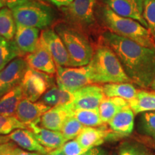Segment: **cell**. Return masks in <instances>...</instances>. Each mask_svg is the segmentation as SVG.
Listing matches in <instances>:
<instances>
[{
    "label": "cell",
    "instance_id": "18",
    "mask_svg": "<svg viewBox=\"0 0 155 155\" xmlns=\"http://www.w3.org/2000/svg\"><path fill=\"white\" fill-rule=\"evenodd\" d=\"M111 132L106 126L85 127L76 137V140L86 150L98 147L109 137Z\"/></svg>",
    "mask_w": 155,
    "mask_h": 155
},
{
    "label": "cell",
    "instance_id": "3",
    "mask_svg": "<svg viewBox=\"0 0 155 155\" xmlns=\"http://www.w3.org/2000/svg\"><path fill=\"white\" fill-rule=\"evenodd\" d=\"M94 84L131 83L114 52L106 45H100L90 62Z\"/></svg>",
    "mask_w": 155,
    "mask_h": 155
},
{
    "label": "cell",
    "instance_id": "26",
    "mask_svg": "<svg viewBox=\"0 0 155 155\" xmlns=\"http://www.w3.org/2000/svg\"><path fill=\"white\" fill-rule=\"evenodd\" d=\"M23 55L15 40H7L0 37V71L17 58Z\"/></svg>",
    "mask_w": 155,
    "mask_h": 155
},
{
    "label": "cell",
    "instance_id": "40",
    "mask_svg": "<svg viewBox=\"0 0 155 155\" xmlns=\"http://www.w3.org/2000/svg\"><path fill=\"white\" fill-rule=\"evenodd\" d=\"M46 155H65L61 148L55 149V150L50 151Z\"/></svg>",
    "mask_w": 155,
    "mask_h": 155
},
{
    "label": "cell",
    "instance_id": "15",
    "mask_svg": "<svg viewBox=\"0 0 155 155\" xmlns=\"http://www.w3.org/2000/svg\"><path fill=\"white\" fill-rule=\"evenodd\" d=\"M51 108L42 101L32 102L23 98L17 107L15 116L27 126L31 123L38 124L42 116Z\"/></svg>",
    "mask_w": 155,
    "mask_h": 155
},
{
    "label": "cell",
    "instance_id": "16",
    "mask_svg": "<svg viewBox=\"0 0 155 155\" xmlns=\"http://www.w3.org/2000/svg\"><path fill=\"white\" fill-rule=\"evenodd\" d=\"M40 30L35 28L17 24L15 41L23 55L33 53L36 50L40 39Z\"/></svg>",
    "mask_w": 155,
    "mask_h": 155
},
{
    "label": "cell",
    "instance_id": "32",
    "mask_svg": "<svg viewBox=\"0 0 155 155\" xmlns=\"http://www.w3.org/2000/svg\"><path fill=\"white\" fill-rule=\"evenodd\" d=\"M143 17L148 25V30L155 42V0H145Z\"/></svg>",
    "mask_w": 155,
    "mask_h": 155
},
{
    "label": "cell",
    "instance_id": "34",
    "mask_svg": "<svg viewBox=\"0 0 155 155\" xmlns=\"http://www.w3.org/2000/svg\"><path fill=\"white\" fill-rule=\"evenodd\" d=\"M65 155H81L86 150L76 140V139L68 141L61 147Z\"/></svg>",
    "mask_w": 155,
    "mask_h": 155
},
{
    "label": "cell",
    "instance_id": "14",
    "mask_svg": "<svg viewBox=\"0 0 155 155\" xmlns=\"http://www.w3.org/2000/svg\"><path fill=\"white\" fill-rule=\"evenodd\" d=\"M25 60L31 68L52 75L56 73V65L53 57L40 42L33 53L26 55Z\"/></svg>",
    "mask_w": 155,
    "mask_h": 155
},
{
    "label": "cell",
    "instance_id": "37",
    "mask_svg": "<svg viewBox=\"0 0 155 155\" xmlns=\"http://www.w3.org/2000/svg\"><path fill=\"white\" fill-rule=\"evenodd\" d=\"M12 153L13 155H42L38 152H29V151L23 150L22 148L17 147L16 144L14 145V147L12 149Z\"/></svg>",
    "mask_w": 155,
    "mask_h": 155
},
{
    "label": "cell",
    "instance_id": "33",
    "mask_svg": "<svg viewBox=\"0 0 155 155\" xmlns=\"http://www.w3.org/2000/svg\"><path fill=\"white\" fill-rule=\"evenodd\" d=\"M119 155H152L144 145L139 143H125L121 147Z\"/></svg>",
    "mask_w": 155,
    "mask_h": 155
},
{
    "label": "cell",
    "instance_id": "17",
    "mask_svg": "<svg viewBox=\"0 0 155 155\" xmlns=\"http://www.w3.org/2000/svg\"><path fill=\"white\" fill-rule=\"evenodd\" d=\"M28 129L32 131L39 143L49 151L61 148L68 141L61 131L50 130L35 123L29 124Z\"/></svg>",
    "mask_w": 155,
    "mask_h": 155
},
{
    "label": "cell",
    "instance_id": "30",
    "mask_svg": "<svg viewBox=\"0 0 155 155\" xmlns=\"http://www.w3.org/2000/svg\"><path fill=\"white\" fill-rule=\"evenodd\" d=\"M86 127L78 121L74 116L70 117L64 123L61 129V132L67 141L75 139Z\"/></svg>",
    "mask_w": 155,
    "mask_h": 155
},
{
    "label": "cell",
    "instance_id": "35",
    "mask_svg": "<svg viewBox=\"0 0 155 155\" xmlns=\"http://www.w3.org/2000/svg\"><path fill=\"white\" fill-rule=\"evenodd\" d=\"M30 1L32 0H0V9L3 7H8L12 9Z\"/></svg>",
    "mask_w": 155,
    "mask_h": 155
},
{
    "label": "cell",
    "instance_id": "38",
    "mask_svg": "<svg viewBox=\"0 0 155 155\" xmlns=\"http://www.w3.org/2000/svg\"><path fill=\"white\" fill-rule=\"evenodd\" d=\"M81 155H108V153L105 150L98 147L90 149Z\"/></svg>",
    "mask_w": 155,
    "mask_h": 155
},
{
    "label": "cell",
    "instance_id": "23",
    "mask_svg": "<svg viewBox=\"0 0 155 155\" xmlns=\"http://www.w3.org/2000/svg\"><path fill=\"white\" fill-rule=\"evenodd\" d=\"M41 101L46 105L54 106L71 104L73 100V93L53 85L43 94Z\"/></svg>",
    "mask_w": 155,
    "mask_h": 155
},
{
    "label": "cell",
    "instance_id": "10",
    "mask_svg": "<svg viewBox=\"0 0 155 155\" xmlns=\"http://www.w3.org/2000/svg\"><path fill=\"white\" fill-rule=\"evenodd\" d=\"M41 43L48 50L56 66L70 67L69 56L67 49L61 37L53 29H45L41 32L39 39Z\"/></svg>",
    "mask_w": 155,
    "mask_h": 155
},
{
    "label": "cell",
    "instance_id": "24",
    "mask_svg": "<svg viewBox=\"0 0 155 155\" xmlns=\"http://www.w3.org/2000/svg\"><path fill=\"white\" fill-rule=\"evenodd\" d=\"M23 99L20 85L0 98V115L15 116L19 103Z\"/></svg>",
    "mask_w": 155,
    "mask_h": 155
},
{
    "label": "cell",
    "instance_id": "42",
    "mask_svg": "<svg viewBox=\"0 0 155 155\" xmlns=\"http://www.w3.org/2000/svg\"><path fill=\"white\" fill-rule=\"evenodd\" d=\"M151 88H152L154 91H155V77H154V81H153V82L152 83V86H151Z\"/></svg>",
    "mask_w": 155,
    "mask_h": 155
},
{
    "label": "cell",
    "instance_id": "28",
    "mask_svg": "<svg viewBox=\"0 0 155 155\" xmlns=\"http://www.w3.org/2000/svg\"><path fill=\"white\" fill-rule=\"evenodd\" d=\"M74 116L86 127H97L105 124L98 109H76L74 111Z\"/></svg>",
    "mask_w": 155,
    "mask_h": 155
},
{
    "label": "cell",
    "instance_id": "6",
    "mask_svg": "<svg viewBox=\"0 0 155 155\" xmlns=\"http://www.w3.org/2000/svg\"><path fill=\"white\" fill-rule=\"evenodd\" d=\"M97 0H73L66 7H62L68 23L83 32H89L96 25L95 16Z\"/></svg>",
    "mask_w": 155,
    "mask_h": 155
},
{
    "label": "cell",
    "instance_id": "21",
    "mask_svg": "<svg viewBox=\"0 0 155 155\" xmlns=\"http://www.w3.org/2000/svg\"><path fill=\"white\" fill-rule=\"evenodd\" d=\"M128 106H129V104L127 100L117 97H106L98 107L101 118L104 124H108L119 112Z\"/></svg>",
    "mask_w": 155,
    "mask_h": 155
},
{
    "label": "cell",
    "instance_id": "12",
    "mask_svg": "<svg viewBox=\"0 0 155 155\" xmlns=\"http://www.w3.org/2000/svg\"><path fill=\"white\" fill-rule=\"evenodd\" d=\"M104 6L120 16L129 17L140 22L148 29V25L143 17L145 0H101Z\"/></svg>",
    "mask_w": 155,
    "mask_h": 155
},
{
    "label": "cell",
    "instance_id": "27",
    "mask_svg": "<svg viewBox=\"0 0 155 155\" xmlns=\"http://www.w3.org/2000/svg\"><path fill=\"white\" fill-rule=\"evenodd\" d=\"M17 30V23L12 11L8 7L0 9V37L13 40Z\"/></svg>",
    "mask_w": 155,
    "mask_h": 155
},
{
    "label": "cell",
    "instance_id": "41",
    "mask_svg": "<svg viewBox=\"0 0 155 155\" xmlns=\"http://www.w3.org/2000/svg\"><path fill=\"white\" fill-rule=\"evenodd\" d=\"M10 139L8 136H4V135H0V145L5 144V143L9 142L10 141Z\"/></svg>",
    "mask_w": 155,
    "mask_h": 155
},
{
    "label": "cell",
    "instance_id": "11",
    "mask_svg": "<svg viewBox=\"0 0 155 155\" xmlns=\"http://www.w3.org/2000/svg\"><path fill=\"white\" fill-rule=\"evenodd\" d=\"M105 98L102 86L91 84L73 93L71 105L74 111L76 109H98L101 103Z\"/></svg>",
    "mask_w": 155,
    "mask_h": 155
},
{
    "label": "cell",
    "instance_id": "7",
    "mask_svg": "<svg viewBox=\"0 0 155 155\" xmlns=\"http://www.w3.org/2000/svg\"><path fill=\"white\" fill-rule=\"evenodd\" d=\"M55 81L59 88L74 93L83 87L94 84L90 64L81 67L56 66Z\"/></svg>",
    "mask_w": 155,
    "mask_h": 155
},
{
    "label": "cell",
    "instance_id": "13",
    "mask_svg": "<svg viewBox=\"0 0 155 155\" xmlns=\"http://www.w3.org/2000/svg\"><path fill=\"white\" fill-rule=\"evenodd\" d=\"M74 116V110L71 104L52 107L40 118L38 125L50 129L61 131L64 123Z\"/></svg>",
    "mask_w": 155,
    "mask_h": 155
},
{
    "label": "cell",
    "instance_id": "29",
    "mask_svg": "<svg viewBox=\"0 0 155 155\" xmlns=\"http://www.w3.org/2000/svg\"><path fill=\"white\" fill-rule=\"evenodd\" d=\"M19 129H28V126L15 116L0 115V135L8 136Z\"/></svg>",
    "mask_w": 155,
    "mask_h": 155
},
{
    "label": "cell",
    "instance_id": "1",
    "mask_svg": "<svg viewBox=\"0 0 155 155\" xmlns=\"http://www.w3.org/2000/svg\"><path fill=\"white\" fill-rule=\"evenodd\" d=\"M103 44L114 52L131 82L147 89L155 77V48L141 45L109 30L101 34Z\"/></svg>",
    "mask_w": 155,
    "mask_h": 155
},
{
    "label": "cell",
    "instance_id": "2",
    "mask_svg": "<svg viewBox=\"0 0 155 155\" xmlns=\"http://www.w3.org/2000/svg\"><path fill=\"white\" fill-rule=\"evenodd\" d=\"M54 30L63 40L69 56L70 67L88 65L94 55V50L84 32L68 22H59Z\"/></svg>",
    "mask_w": 155,
    "mask_h": 155
},
{
    "label": "cell",
    "instance_id": "25",
    "mask_svg": "<svg viewBox=\"0 0 155 155\" xmlns=\"http://www.w3.org/2000/svg\"><path fill=\"white\" fill-rule=\"evenodd\" d=\"M129 104L135 114L155 111V93L138 91L137 96Z\"/></svg>",
    "mask_w": 155,
    "mask_h": 155
},
{
    "label": "cell",
    "instance_id": "4",
    "mask_svg": "<svg viewBox=\"0 0 155 155\" xmlns=\"http://www.w3.org/2000/svg\"><path fill=\"white\" fill-rule=\"evenodd\" d=\"M99 15L108 30L145 47L155 48V42L150 31L138 21L120 16L106 6L100 9Z\"/></svg>",
    "mask_w": 155,
    "mask_h": 155
},
{
    "label": "cell",
    "instance_id": "39",
    "mask_svg": "<svg viewBox=\"0 0 155 155\" xmlns=\"http://www.w3.org/2000/svg\"><path fill=\"white\" fill-rule=\"evenodd\" d=\"M45 1L48 2L52 4V5H55V7L62 8V7H66V6L69 5L73 0H45Z\"/></svg>",
    "mask_w": 155,
    "mask_h": 155
},
{
    "label": "cell",
    "instance_id": "19",
    "mask_svg": "<svg viewBox=\"0 0 155 155\" xmlns=\"http://www.w3.org/2000/svg\"><path fill=\"white\" fill-rule=\"evenodd\" d=\"M8 137L17 146L26 151L38 152L42 155H46L50 152L39 143L34 134L29 129H17L9 134Z\"/></svg>",
    "mask_w": 155,
    "mask_h": 155
},
{
    "label": "cell",
    "instance_id": "31",
    "mask_svg": "<svg viewBox=\"0 0 155 155\" xmlns=\"http://www.w3.org/2000/svg\"><path fill=\"white\" fill-rule=\"evenodd\" d=\"M140 127L142 133L150 137L155 144V111L142 113Z\"/></svg>",
    "mask_w": 155,
    "mask_h": 155
},
{
    "label": "cell",
    "instance_id": "22",
    "mask_svg": "<svg viewBox=\"0 0 155 155\" xmlns=\"http://www.w3.org/2000/svg\"><path fill=\"white\" fill-rule=\"evenodd\" d=\"M106 97H117L129 101L137 96L138 91L131 83H110L102 86Z\"/></svg>",
    "mask_w": 155,
    "mask_h": 155
},
{
    "label": "cell",
    "instance_id": "5",
    "mask_svg": "<svg viewBox=\"0 0 155 155\" xmlns=\"http://www.w3.org/2000/svg\"><path fill=\"white\" fill-rule=\"evenodd\" d=\"M17 24L45 30L55 19V12L49 6L35 0L12 9Z\"/></svg>",
    "mask_w": 155,
    "mask_h": 155
},
{
    "label": "cell",
    "instance_id": "9",
    "mask_svg": "<svg viewBox=\"0 0 155 155\" xmlns=\"http://www.w3.org/2000/svg\"><path fill=\"white\" fill-rule=\"evenodd\" d=\"M28 67L25 58L19 57L0 71V98L20 85Z\"/></svg>",
    "mask_w": 155,
    "mask_h": 155
},
{
    "label": "cell",
    "instance_id": "8",
    "mask_svg": "<svg viewBox=\"0 0 155 155\" xmlns=\"http://www.w3.org/2000/svg\"><path fill=\"white\" fill-rule=\"evenodd\" d=\"M54 84L53 75L28 67L20 83L23 98L36 102Z\"/></svg>",
    "mask_w": 155,
    "mask_h": 155
},
{
    "label": "cell",
    "instance_id": "36",
    "mask_svg": "<svg viewBox=\"0 0 155 155\" xmlns=\"http://www.w3.org/2000/svg\"><path fill=\"white\" fill-rule=\"evenodd\" d=\"M15 144V143L9 141L0 145V155H13L12 153V149Z\"/></svg>",
    "mask_w": 155,
    "mask_h": 155
},
{
    "label": "cell",
    "instance_id": "20",
    "mask_svg": "<svg viewBox=\"0 0 155 155\" xmlns=\"http://www.w3.org/2000/svg\"><path fill=\"white\" fill-rule=\"evenodd\" d=\"M134 115L130 106L124 108L108 122L110 129L119 137L130 135L134 127Z\"/></svg>",
    "mask_w": 155,
    "mask_h": 155
}]
</instances>
